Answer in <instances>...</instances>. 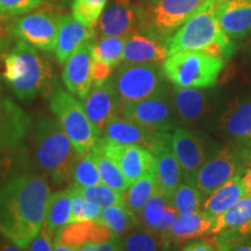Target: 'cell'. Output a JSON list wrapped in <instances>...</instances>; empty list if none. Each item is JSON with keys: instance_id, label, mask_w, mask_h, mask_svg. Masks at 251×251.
I'll return each mask as SVG.
<instances>
[{"instance_id": "6da1fadb", "label": "cell", "mask_w": 251, "mask_h": 251, "mask_svg": "<svg viewBox=\"0 0 251 251\" xmlns=\"http://www.w3.org/2000/svg\"><path fill=\"white\" fill-rule=\"evenodd\" d=\"M50 194L40 175L20 172L0 184V237L26 249L45 225Z\"/></svg>"}, {"instance_id": "7a4b0ae2", "label": "cell", "mask_w": 251, "mask_h": 251, "mask_svg": "<svg viewBox=\"0 0 251 251\" xmlns=\"http://www.w3.org/2000/svg\"><path fill=\"white\" fill-rule=\"evenodd\" d=\"M1 77L12 93L20 100L49 96L57 81L51 65L36 48L18 40L1 56Z\"/></svg>"}, {"instance_id": "3957f363", "label": "cell", "mask_w": 251, "mask_h": 251, "mask_svg": "<svg viewBox=\"0 0 251 251\" xmlns=\"http://www.w3.org/2000/svg\"><path fill=\"white\" fill-rule=\"evenodd\" d=\"M221 0H206L198 11L165 40L169 55L178 51H202L228 59L235 52V43L220 26L218 8Z\"/></svg>"}, {"instance_id": "277c9868", "label": "cell", "mask_w": 251, "mask_h": 251, "mask_svg": "<svg viewBox=\"0 0 251 251\" xmlns=\"http://www.w3.org/2000/svg\"><path fill=\"white\" fill-rule=\"evenodd\" d=\"M34 155L39 168L55 184L72 179L79 153L61 125L51 117L41 118L34 129Z\"/></svg>"}, {"instance_id": "5b68a950", "label": "cell", "mask_w": 251, "mask_h": 251, "mask_svg": "<svg viewBox=\"0 0 251 251\" xmlns=\"http://www.w3.org/2000/svg\"><path fill=\"white\" fill-rule=\"evenodd\" d=\"M31 119L13 100L0 101V184L18 172L27 161L26 137Z\"/></svg>"}, {"instance_id": "8992f818", "label": "cell", "mask_w": 251, "mask_h": 251, "mask_svg": "<svg viewBox=\"0 0 251 251\" xmlns=\"http://www.w3.org/2000/svg\"><path fill=\"white\" fill-rule=\"evenodd\" d=\"M47 98L50 111L67 133L79 156L90 151L101 137V133L86 115L83 102L75 98L74 94L63 90L58 83Z\"/></svg>"}, {"instance_id": "52a82bcc", "label": "cell", "mask_w": 251, "mask_h": 251, "mask_svg": "<svg viewBox=\"0 0 251 251\" xmlns=\"http://www.w3.org/2000/svg\"><path fill=\"white\" fill-rule=\"evenodd\" d=\"M225 59L202 51H178L163 62V72L177 87L207 89L214 85Z\"/></svg>"}, {"instance_id": "ba28073f", "label": "cell", "mask_w": 251, "mask_h": 251, "mask_svg": "<svg viewBox=\"0 0 251 251\" xmlns=\"http://www.w3.org/2000/svg\"><path fill=\"white\" fill-rule=\"evenodd\" d=\"M206 0H148L139 6L140 31L165 42Z\"/></svg>"}, {"instance_id": "9c48e42d", "label": "cell", "mask_w": 251, "mask_h": 251, "mask_svg": "<svg viewBox=\"0 0 251 251\" xmlns=\"http://www.w3.org/2000/svg\"><path fill=\"white\" fill-rule=\"evenodd\" d=\"M165 75L156 63H124L111 78L119 98L124 103L141 100L168 91Z\"/></svg>"}, {"instance_id": "30bf717a", "label": "cell", "mask_w": 251, "mask_h": 251, "mask_svg": "<svg viewBox=\"0 0 251 251\" xmlns=\"http://www.w3.org/2000/svg\"><path fill=\"white\" fill-rule=\"evenodd\" d=\"M63 17L49 9L30 12L21 17L9 18V29L15 39L23 40L42 51L51 52L57 43Z\"/></svg>"}, {"instance_id": "8fae6325", "label": "cell", "mask_w": 251, "mask_h": 251, "mask_svg": "<svg viewBox=\"0 0 251 251\" xmlns=\"http://www.w3.org/2000/svg\"><path fill=\"white\" fill-rule=\"evenodd\" d=\"M122 117L157 133L175 130V107L168 98V91L136 102H126Z\"/></svg>"}, {"instance_id": "7c38bea8", "label": "cell", "mask_w": 251, "mask_h": 251, "mask_svg": "<svg viewBox=\"0 0 251 251\" xmlns=\"http://www.w3.org/2000/svg\"><path fill=\"white\" fill-rule=\"evenodd\" d=\"M119 166L128 184L140 179L155 166V156L150 150L134 144H120L100 139L94 144Z\"/></svg>"}, {"instance_id": "4fadbf2b", "label": "cell", "mask_w": 251, "mask_h": 251, "mask_svg": "<svg viewBox=\"0 0 251 251\" xmlns=\"http://www.w3.org/2000/svg\"><path fill=\"white\" fill-rule=\"evenodd\" d=\"M215 246L243 241L251 235V194H246L215 220L212 234Z\"/></svg>"}, {"instance_id": "5bb4252c", "label": "cell", "mask_w": 251, "mask_h": 251, "mask_svg": "<svg viewBox=\"0 0 251 251\" xmlns=\"http://www.w3.org/2000/svg\"><path fill=\"white\" fill-rule=\"evenodd\" d=\"M171 136L170 133H157L147 129L120 115L108 122L102 131L101 139L114 143L141 146L153 153Z\"/></svg>"}, {"instance_id": "9a60e30c", "label": "cell", "mask_w": 251, "mask_h": 251, "mask_svg": "<svg viewBox=\"0 0 251 251\" xmlns=\"http://www.w3.org/2000/svg\"><path fill=\"white\" fill-rule=\"evenodd\" d=\"M171 144L179 162L183 179L194 183L198 171L207 161L208 150L205 140L199 134L186 128H175Z\"/></svg>"}, {"instance_id": "2e32d148", "label": "cell", "mask_w": 251, "mask_h": 251, "mask_svg": "<svg viewBox=\"0 0 251 251\" xmlns=\"http://www.w3.org/2000/svg\"><path fill=\"white\" fill-rule=\"evenodd\" d=\"M237 171L236 156L229 147H226L203 163L196 176L194 184L202 198H207L238 175Z\"/></svg>"}, {"instance_id": "e0dca14e", "label": "cell", "mask_w": 251, "mask_h": 251, "mask_svg": "<svg viewBox=\"0 0 251 251\" xmlns=\"http://www.w3.org/2000/svg\"><path fill=\"white\" fill-rule=\"evenodd\" d=\"M83 107L91 122L102 135L105 127L114 118L122 115L124 102L119 98L111 79L101 84H93Z\"/></svg>"}, {"instance_id": "ac0fdd59", "label": "cell", "mask_w": 251, "mask_h": 251, "mask_svg": "<svg viewBox=\"0 0 251 251\" xmlns=\"http://www.w3.org/2000/svg\"><path fill=\"white\" fill-rule=\"evenodd\" d=\"M100 36L128 37L140 31L139 5L130 0H112L98 21Z\"/></svg>"}, {"instance_id": "d6986e66", "label": "cell", "mask_w": 251, "mask_h": 251, "mask_svg": "<svg viewBox=\"0 0 251 251\" xmlns=\"http://www.w3.org/2000/svg\"><path fill=\"white\" fill-rule=\"evenodd\" d=\"M86 43L74 52L64 63L62 79L69 92L79 100H85L93 85L92 45Z\"/></svg>"}, {"instance_id": "ffe728a7", "label": "cell", "mask_w": 251, "mask_h": 251, "mask_svg": "<svg viewBox=\"0 0 251 251\" xmlns=\"http://www.w3.org/2000/svg\"><path fill=\"white\" fill-rule=\"evenodd\" d=\"M214 225L215 219L207 214L205 211L181 214L178 215L171 228L159 238L165 249L178 247L186 241L211 235Z\"/></svg>"}, {"instance_id": "44dd1931", "label": "cell", "mask_w": 251, "mask_h": 251, "mask_svg": "<svg viewBox=\"0 0 251 251\" xmlns=\"http://www.w3.org/2000/svg\"><path fill=\"white\" fill-rule=\"evenodd\" d=\"M94 41L96 30L93 27L85 26L74 15H64L59 25L57 43L54 50L56 61L63 64L80 47Z\"/></svg>"}, {"instance_id": "7402d4cb", "label": "cell", "mask_w": 251, "mask_h": 251, "mask_svg": "<svg viewBox=\"0 0 251 251\" xmlns=\"http://www.w3.org/2000/svg\"><path fill=\"white\" fill-rule=\"evenodd\" d=\"M218 19L229 39H243L251 33V0H221Z\"/></svg>"}, {"instance_id": "603a6c76", "label": "cell", "mask_w": 251, "mask_h": 251, "mask_svg": "<svg viewBox=\"0 0 251 251\" xmlns=\"http://www.w3.org/2000/svg\"><path fill=\"white\" fill-rule=\"evenodd\" d=\"M224 134L242 149L251 150V100L230 105L220 120Z\"/></svg>"}, {"instance_id": "cb8c5ba5", "label": "cell", "mask_w": 251, "mask_h": 251, "mask_svg": "<svg viewBox=\"0 0 251 251\" xmlns=\"http://www.w3.org/2000/svg\"><path fill=\"white\" fill-rule=\"evenodd\" d=\"M169 56L164 42L156 37L136 31L126 40L124 61L126 63H161Z\"/></svg>"}, {"instance_id": "d4e9b609", "label": "cell", "mask_w": 251, "mask_h": 251, "mask_svg": "<svg viewBox=\"0 0 251 251\" xmlns=\"http://www.w3.org/2000/svg\"><path fill=\"white\" fill-rule=\"evenodd\" d=\"M153 156L158 192L165 194L170 199L172 193L183 179V172L172 149L171 139L163 143L153 152Z\"/></svg>"}, {"instance_id": "484cf974", "label": "cell", "mask_w": 251, "mask_h": 251, "mask_svg": "<svg viewBox=\"0 0 251 251\" xmlns=\"http://www.w3.org/2000/svg\"><path fill=\"white\" fill-rule=\"evenodd\" d=\"M117 236L98 221L71 222L56 233L55 238L69 246L80 248L89 243H101Z\"/></svg>"}, {"instance_id": "4316f807", "label": "cell", "mask_w": 251, "mask_h": 251, "mask_svg": "<svg viewBox=\"0 0 251 251\" xmlns=\"http://www.w3.org/2000/svg\"><path fill=\"white\" fill-rule=\"evenodd\" d=\"M174 107L178 119L184 125H193L203 117L208 109L206 94L199 89L175 87Z\"/></svg>"}, {"instance_id": "83f0119b", "label": "cell", "mask_w": 251, "mask_h": 251, "mask_svg": "<svg viewBox=\"0 0 251 251\" xmlns=\"http://www.w3.org/2000/svg\"><path fill=\"white\" fill-rule=\"evenodd\" d=\"M246 194L247 190L244 187L242 177L236 175L206 198L203 202V211L216 220Z\"/></svg>"}, {"instance_id": "f1b7e54d", "label": "cell", "mask_w": 251, "mask_h": 251, "mask_svg": "<svg viewBox=\"0 0 251 251\" xmlns=\"http://www.w3.org/2000/svg\"><path fill=\"white\" fill-rule=\"evenodd\" d=\"M157 191H158V187H157L156 170L153 166L151 170L143 175L140 179L130 184L125 191V206L136 215H139L146 203Z\"/></svg>"}, {"instance_id": "f546056e", "label": "cell", "mask_w": 251, "mask_h": 251, "mask_svg": "<svg viewBox=\"0 0 251 251\" xmlns=\"http://www.w3.org/2000/svg\"><path fill=\"white\" fill-rule=\"evenodd\" d=\"M71 198V186L67 187L63 191L50 194L48 208H47L46 224L55 233H57L59 229L70 224Z\"/></svg>"}, {"instance_id": "4dcf8cb0", "label": "cell", "mask_w": 251, "mask_h": 251, "mask_svg": "<svg viewBox=\"0 0 251 251\" xmlns=\"http://www.w3.org/2000/svg\"><path fill=\"white\" fill-rule=\"evenodd\" d=\"M96 221L106 226L115 235L121 237L139 226V216L125 205H118L102 208L101 214Z\"/></svg>"}, {"instance_id": "1f68e13d", "label": "cell", "mask_w": 251, "mask_h": 251, "mask_svg": "<svg viewBox=\"0 0 251 251\" xmlns=\"http://www.w3.org/2000/svg\"><path fill=\"white\" fill-rule=\"evenodd\" d=\"M127 37L119 36H101L94 41L92 45L93 61H99L114 69L124 61V51Z\"/></svg>"}, {"instance_id": "d6a6232c", "label": "cell", "mask_w": 251, "mask_h": 251, "mask_svg": "<svg viewBox=\"0 0 251 251\" xmlns=\"http://www.w3.org/2000/svg\"><path fill=\"white\" fill-rule=\"evenodd\" d=\"M91 150H92L97 166H98L101 183L124 194L125 191L129 186V184H128L124 174L119 169V166L105 152L101 151L98 147L93 146V148Z\"/></svg>"}, {"instance_id": "836d02e7", "label": "cell", "mask_w": 251, "mask_h": 251, "mask_svg": "<svg viewBox=\"0 0 251 251\" xmlns=\"http://www.w3.org/2000/svg\"><path fill=\"white\" fill-rule=\"evenodd\" d=\"M169 203H170V199L165 194L157 191L146 203L140 214L137 215L139 216V226L157 235Z\"/></svg>"}, {"instance_id": "e575fe53", "label": "cell", "mask_w": 251, "mask_h": 251, "mask_svg": "<svg viewBox=\"0 0 251 251\" xmlns=\"http://www.w3.org/2000/svg\"><path fill=\"white\" fill-rule=\"evenodd\" d=\"M202 196L192 181H183L178 185L170 198L171 205L178 214H190L200 211Z\"/></svg>"}, {"instance_id": "d590c367", "label": "cell", "mask_w": 251, "mask_h": 251, "mask_svg": "<svg viewBox=\"0 0 251 251\" xmlns=\"http://www.w3.org/2000/svg\"><path fill=\"white\" fill-rule=\"evenodd\" d=\"M74 186L78 192H80L87 200L92 201L97 205H99L101 208H106V207L111 206H118V205H125L124 194L115 191L114 188L107 186V185L100 183L94 186H78L75 185Z\"/></svg>"}, {"instance_id": "8d00e7d4", "label": "cell", "mask_w": 251, "mask_h": 251, "mask_svg": "<svg viewBox=\"0 0 251 251\" xmlns=\"http://www.w3.org/2000/svg\"><path fill=\"white\" fill-rule=\"evenodd\" d=\"M72 179L75 181V185L84 187L94 186L101 183L92 150L78 157L72 172Z\"/></svg>"}, {"instance_id": "74e56055", "label": "cell", "mask_w": 251, "mask_h": 251, "mask_svg": "<svg viewBox=\"0 0 251 251\" xmlns=\"http://www.w3.org/2000/svg\"><path fill=\"white\" fill-rule=\"evenodd\" d=\"M108 0H72V15L85 26L96 27Z\"/></svg>"}, {"instance_id": "f35d334b", "label": "cell", "mask_w": 251, "mask_h": 251, "mask_svg": "<svg viewBox=\"0 0 251 251\" xmlns=\"http://www.w3.org/2000/svg\"><path fill=\"white\" fill-rule=\"evenodd\" d=\"M71 222L96 221L101 214L102 208L97 203L87 200L85 197L71 185Z\"/></svg>"}, {"instance_id": "ab89813d", "label": "cell", "mask_w": 251, "mask_h": 251, "mask_svg": "<svg viewBox=\"0 0 251 251\" xmlns=\"http://www.w3.org/2000/svg\"><path fill=\"white\" fill-rule=\"evenodd\" d=\"M155 235L146 229L133 231L125 238L122 251H159V244Z\"/></svg>"}, {"instance_id": "60d3db41", "label": "cell", "mask_w": 251, "mask_h": 251, "mask_svg": "<svg viewBox=\"0 0 251 251\" xmlns=\"http://www.w3.org/2000/svg\"><path fill=\"white\" fill-rule=\"evenodd\" d=\"M46 0H0V15L14 18L30 13L45 4Z\"/></svg>"}, {"instance_id": "b9f144b4", "label": "cell", "mask_w": 251, "mask_h": 251, "mask_svg": "<svg viewBox=\"0 0 251 251\" xmlns=\"http://www.w3.org/2000/svg\"><path fill=\"white\" fill-rule=\"evenodd\" d=\"M56 233L46 224L42 226L40 233L28 244L26 251H54Z\"/></svg>"}, {"instance_id": "7bdbcfd3", "label": "cell", "mask_w": 251, "mask_h": 251, "mask_svg": "<svg viewBox=\"0 0 251 251\" xmlns=\"http://www.w3.org/2000/svg\"><path fill=\"white\" fill-rule=\"evenodd\" d=\"M14 35L9 29V18L0 15V57L13 46Z\"/></svg>"}, {"instance_id": "ee69618b", "label": "cell", "mask_w": 251, "mask_h": 251, "mask_svg": "<svg viewBox=\"0 0 251 251\" xmlns=\"http://www.w3.org/2000/svg\"><path fill=\"white\" fill-rule=\"evenodd\" d=\"M78 251H122V241L121 237L117 235L106 242L85 244L80 247Z\"/></svg>"}, {"instance_id": "f6af8a7d", "label": "cell", "mask_w": 251, "mask_h": 251, "mask_svg": "<svg viewBox=\"0 0 251 251\" xmlns=\"http://www.w3.org/2000/svg\"><path fill=\"white\" fill-rule=\"evenodd\" d=\"M113 68L105 63L99 61H93L92 63V78L93 84H101L109 79L112 75Z\"/></svg>"}, {"instance_id": "bcb514c9", "label": "cell", "mask_w": 251, "mask_h": 251, "mask_svg": "<svg viewBox=\"0 0 251 251\" xmlns=\"http://www.w3.org/2000/svg\"><path fill=\"white\" fill-rule=\"evenodd\" d=\"M178 212L176 211V208L171 205V202L169 203L168 207H166L165 214L163 216V220L161 222V226H159L158 231H157V235L158 236H162L163 234H165L169 229L171 228V226L174 225V222L176 221V219L178 218Z\"/></svg>"}, {"instance_id": "7dc6e473", "label": "cell", "mask_w": 251, "mask_h": 251, "mask_svg": "<svg viewBox=\"0 0 251 251\" xmlns=\"http://www.w3.org/2000/svg\"><path fill=\"white\" fill-rule=\"evenodd\" d=\"M181 251H216V246L213 241L197 240L187 243Z\"/></svg>"}, {"instance_id": "c3c4849f", "label": "cell", "mask_w": 251, "mask_h": 251, "mask_svg": "<svg viewBox=\"0 0 251 251\" xmlns=\"http://www.w3.org/2000/svg\"><path fill=\"white\" fill-rule=\"evenodd\" d=\"M216 251H251V242L243 243L242 241H240V242L218 246Z\"/></svg>"}, {"instance_id": "681fc988", "label": "cell", "mask_w": 251, "mask_h": 251, "mask_svg": "<svg viewBox=\"0 0 251 251\" xmlns=\"http://www.w3.org/2000/svg\"><path fill=\"white\" fill-rule=\"evenodd\" d=\"M0 251H26V249L12 243L11 241L6 240V238L0 237Z\"/></svg>"}, {"instance_id": "f907efd6", "label": "cell", "mask_w": 251, "mask_h": 251, "mask_svg": "<svg viewBox=\"0 0 251 251\" xmlns=\"http://www.w3.org/2000/svg\"><path fill=\"white\" fill-rule=\"evenodd\" d=\"M79 248L74 247V246H69L67 243H63L62 241L55 238L54 242V251H78Z\"/></svg>"}, {"instance_id": "816d5d0a", "label": "cell", "mask_w": 251, "mask_h": 251, "mask_svg": "<svg viewBox=\"0 0 251 251\" xmlns=\"http://www.w3.org/2000/svg\"><path fill=\"white\" fill-rule=\"evenodd\" d=\"M244 187H246L247 193L251 194V170H248L246 172V175L242 177Z\"/></svg>"}, {"instance_id": "f5cc1de1", "label": "cell", "mask_w": 251, "mask_h": 251, "mask_svg": "<svg viewBox=\"0 0 251 251\" xmlns=\"http://www.w3.org/2000/svg\"><path fill=\"white\" fill-rule=\"evenodd\" d=\"M1 76H0V101H1L2 100V98H4V97H2V85H1Z\"/></svg>"}, {"instance_id": "db71d44e", "label": "cell", "mask_w": 251, "mask_h": 251, "mask_svg": "<svg viewBox=\"0 0 251 251\" xmlns=\"http://www.w3.org/2000/svg\"><path fill=\"white\" fill-rule=\"evenodd\" d=\"M46 1H50V2H56V1H58V2H68L69 0H46Z\"/></svg>"}]
</instances>
